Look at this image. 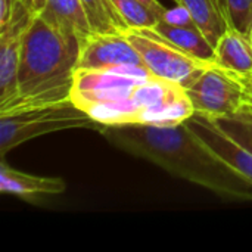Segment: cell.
Wrapping results in <instances>:
<instances>
[{"instance_id":"1","label":"cell","mask_w":252,"mask_h":252,"mask_svg":"<svg viewBox=\"0 0 252 252\" xmlns=\"http://www.w3.org/2000/svg\"><path fill=\"white\" fill-rule=\"evenodd\" d=\"M69 99L102 127L176 126L195 114L185 87L146 66L75 69Z\"/></svg>"},{"instance_id":"2","label":"cell","mask_w":252,"mask_h":252,"mask_svg":"<svg viewBox=\"0 0 252 252\" xmlns=\"http://www.w3.org/2000/svg\"><path fill=\"white\" fill-rule=\"evenodd\" d=\"M115 148L229 201H252V183L227 165L188 124L103 127Z\"/></svg>"},{"instance_id":"3","label":"cell","mask_w":252,"mask_h":252,"mask_svg":"<svg viewBox=\"0 0 252 252\" xmlns=\"http://www.w3.org/2000/svg\"><path fill=\"white\" fill-rule=\"evenodd\" d=\"M81 43L77 34L35 15L22 38L18 94L0 103V117L68 100Z\"/></svg>"},{"instance_id":"4","label":"cell","mask_w":252,"mask_h":252,"mask_svg":"<svg viewBox=\"0 0 252 252\" xmlns=\"http://www.w3.org/2000/svg\"><path fill=\"white\" fill-rule=\"evenodd\" d=\"M69 128H93L100 133L103 127L71 99L12 115H1L0 155L3 158L9 151L31 139Z\"/></svg>"},{"instance_id":"5","label":"cell","mask_w":252,"mask_h":252,"mask_svg":"<svg viewBox=\"0 0 252 252\" xmlns=\"http://www.w3.org/2000/svg\"><path fill=\"white\" fill-rule=\"evenodd\" d=\"M124 34L154 75L177 83L185 89L192 86L207 69L216 66L213 61L195 58L146 28L127 30Z\"/></svg>"},{"instance_id":"6","label":"cell","mask_w":252,"mask_h":252,"mask_svg":"<svg viewBox=\"0 0 252 252\" xmlns=\"http://www.w3.org/2000/svg\"><path fill=\"white\" fill-rule=\"evenodd\" d=\"M186 94L195 114L214 120L235 114L245 103L241 84L230 71L219 68L217 65L207 69L189 86Z\"/></svg>"},{"instance_id":"7","label":"cell","mask_w":252,"mask_h":252,"mask_svg":"<svg viewBox=\"0 0 252 252\" xmlns=\"http://www.w3.org/2000/svg\"><path fill=\"white\" fill-rule=\"evenodd\" d=\"M145 66L143 59L124 32L92 34L81 43L77 69Z\"/></svg>"},{"instance_id":"8","label":"cell","mask_w":252,"mask_h":252,"mask_svg":"<svg viewBox=\"0 0 252 252\" xmlns=\"http://www.w3.org/2000/svg\"><path fill=\"white\" fill-rule=\"evenodd\" d=\"M34 16L19 1L10 22L0 30V103L18 94L22 38Z\"/></svg>"},{"instance_id":"9","label":"cell","mask_w":252,"mask_h":252,"mask_svg":"<svg viewBox=\"0 0 252 252\" xmlns=\"http://www.w3.org/2000/svg\"><path fill=\"white\" fill-rule=\"evenodd\" d=\"M186 124L236 173L252 183V152L226 133L216 120L193 114Z\"/></svg>"},{"instance_id":"10","label":"cell","mask_w":252,"mask_h":252,"mask_svg":"<svg viewBox=\"0 0 252 252\" xmlns=\"http://www.w3.org/2000/svg\"><path fill=\"white\" fill-rule=\"evenodd\" d=\"M66 183L61 177H44L10 168L3 161L0 165V192L22 199L53 196L63 193Z\"/></svg>"},{"instance_id":"11","label":"cell","mask_w":252,"mask_h":252,"mask_svg":"<svg viewBox=\"0 0 252 252\" xmlns=\"http://www.w3.org/2000/svg\"><path fill=\"white\" fill-rule=\"evenodd\" d=\"M214 63L230 72L252 71V43L248 34L227 28L214 47Z\"/></svg>"},{"instance_id":"12","label":"cell","mask_w":252,"mask_h":252,"mask_svg":"<svg viewBox=\"0 0 252 252\" xmlns=\"http://www.w3.org/2000/svg\"><path fill=\"white\" fill-rule=\"evenodd\" d=\"M164 40L170 41L176 47L189 55L214 62V46L196 27H180L170 25L164 21H158L152 28H146Z\"/></svg>"},{"instance_id":"13","label":"cell","mask_w":252,"mask_h":252,"mask_svg":"<svg viewBox=\"0 0 252 252\" xmlns=\"http://www.w3.org/2000/svg\"><path fill=\"white\" fill-rule=\"evenodd\" d=\"M40 15L58 27L77 34L81 41L93 34L80 0H46V9Z\"/></svg>"},{"instance_id":"14","label":"cell","mask_w":252,"mask_h":252,"mask_svg":"<svg viewBox=\"0 0 252 252\" xmlns=\"http://www.w3.org/2000/svg\"><path fill=\"white\" fill-rule=\"evenodd\" d=\"M176 3L183 4L189 10L195 25L216 47L219 38L229 28L227 19L220 10V7L216 4V1L214 0H176Z\"/></svg>"},{"instance_id":"15","label":"cell","mask_w":252,"mask_h":252,"mask_svg":"<svg viewBox=\"0 0 252 252\" xmlns=\"http://www.w3.org/2000/svg\"><path fill=\"white\" fill-rule=\"evenodd\" d=\"M93 34L126 32L128 25L111 0H80Z\"/></svg>"},{"instance_id":"16","label":"cell","mask_w":252,"mask_h":252,"mask_svg":"<svg viewBox=\"0 0 252 252\" xmlns=\"http://www.w3.org/2000/svg\"><path fill=\"white\" fill-rule=\"evenodd\" d=\"M216 121L226 133L252 152V105L244 103L235 114L224 118H217Z\"/></svg>"},{"instance_id":"17","label":"cell","mask_w":252,"mask_h":252,"mask_svg":"<svg viewBox=\"0 0 252 252\" xmlns=\"http://www.w3.org/2000/svg\"><path fill=\"white\" fill-rule=\"evenodd\" d=\"M130 30L152 28L158 18L155 12L140 0H111Z\"/></svg>"},{"instance_id":"18","label":"cell","mask_w":252,"mask_h":252,"mask_svg":"<svg viewBox=\"0 0 252 252\" xmlns=\"http://www.w3.org/2000/svg\"><path fill=\"white\" fill-rule=\"evenodd\" d=\"M226 19L230 28L250 35L252 28V0H226Z\"/></svg>"},{"instance_id":"19","label":"cell","mask_w":252,"mask_h":252,"mask_svg":"<svg viewBox=\"0 0 252 252\" xmlns=\"http://www.w3.org/2000/svg\"><path fill=\"white\" fill-rule=\"evenodd\" d=\"M158 21H164L170 25H180V27H196L189 10L177 3L176 7L173 9H167V7H162V10L158 13ZM198 28V27H196Z\"/></svg>"},{"instance_id":"20","label":"cell","mask_w":252,"mask_h":252,"mask_svg":"<svg viewBox=\"0 0 252 252\" xmlns=\"http://www.w3.org/2000/svg\"><path fill=\"white\" fill-rule=\"evenodd\" d=\"M19 0H0V30H3L15 15Z\"/></svg>"},{"instance_id":"21","label":"cell","mask_w":252,"mask_h":252,"mask_svg":"<svg viewBox=\"0 0 252 252\" xmlns=\"http://www.w3.org/2000/svg\"><path fill=\"white\" fill-rule=\"evenodd\" d=\"M232 75L236 78V81L241 84L242 92H244V97H245V103L252 105V71L250 72H232Z\"/></svg>"},{"instance_id":"22","label":"cell","mask_w":252,"mask_h":252,"mask_svg":"<svg viewBox=\"0 0 252 252\" xmlns=\"http://www.w3.org/2000/svg\"><path fill=\"white\" fill-rule=\"evenodd\" d=\"M19 1L34 15H40L46 9V0H19Z\"/></svg>"},{"instance_id":"23","label":"cell","mask_w":252,"mask_h":252,"mask_svg":"<svg viewBox=\"0 0 252 252\" xmlns=\"http://www.w3.org/2000/svg\"><path fill=\"white\" fill-rule=\"evenodd\" d=\"M140 1H142V3H145L148 7H151V9L155 12L157 18H158V13H159V12L162 10V7H164V6H162V4H161L158 0H140Z\"/></svg>"},{"instance_id":"24","label":"cell","mask_w":252,"mask_h":252,"mask_svg":"<svg viewBox=\"0 0 252 252\" xmlns=\"http://www.w3.org/2000/svg\"><path fill=\"white\" fill-rule=\"evenodd\" d=\"M216 1V4L220 7V10L223 12V15L226 16V0H214Z\"/></svg>"},{"instance_id":"25","label":"cell","mask_w":252,"mask_h":252,"mask_svg":"<svg viewBox=\"0 0 252 252\" xmlns=\"http://www.w3.org/2000/svg\"><path fill=\"white\" fill-rule=\"evenodd\" d=\"M250 38H251V43H252V28H251V32H250Z\"/></svg>"},{"instance_id":"26","label":"cell","mask_w":252,"mask_h":252,"mask_svg":"<svg viewBox=\"0 0 252 252\" xmlns=\"http://www.w3.org/2000/svg\"><path fill=\"white\" fill-rule=\"evenodd\" d=\"M174 1H176V0H174Z\"/></svg>"}]
</instances>
